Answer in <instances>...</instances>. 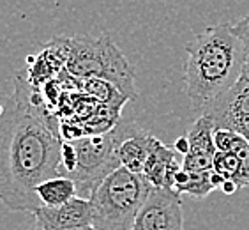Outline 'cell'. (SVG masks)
Segmentation results:
<instances>
[{
	"mask_svg": "<svg viewBox=\"0 0 249 230\" xmlns=\"http://www.w3.org/2000/svg\"><path fill=\"white\" fill-rule=\"evenodd\" d=\"M62 144L57 115L18 73L0 117V198L11 211L32 214L41 207L36 188L62 175Z\"/></svg>",
	"mask_w": 249,
	"mask_h": 230,
	"instance_id": "1",
	"label": "cell"
},
{
	"mask_svg": "<svg viewBox=\"0 0 249 230\" xmlns=\"http://www.w3.org/2000/svg\"><path fill=\"white\" fill-rule=\"evenodd\" d=\"M248 62L244 46L230 23H219L196 34L186 44L187 96L201 114L242 78Z\"/></svg>",
	"mask_w": 249,
	"mask_h": 230,
	"instance_id": "2",
	"label": "cell"
},
{
	"mask_svg": "<svg viewBox=\"0 0 249 230\" xmlns=\"http://www.w3.org/2000/svg\"><path fill=\"white\" fill-rule=\"evenodd\" d=\"M66 69L80 82L99 78L113 83L127 99L138 96L133 67L108 36L69 38V58Z\"/></svg>",
	"mask_w": 249,
	"mask_h": 230,
	"instance_id": "3",
	"label": "cell"
},
{
	"mask_svg": "<svg viewBox=\"0 0 249 230\" xmlns=\"http://www.w3.org/2000/svg\"><path fill=\"white\" fill-rule=\"evenodd\" d=\"M150 192L152 186L142 173H133L120 167L92 193V227L97 230H133Z\"/></svg>",
	"mask_w": 249,
	"mask_h": 230,
	"instance_id": "4",
	"label": "cell"
},
{
	"mask_svg": "<svg viewBox=\"0 0 249 230\" xmlns=\"http://www.w3.org/2000/svg\"><path fill=\"white\" fill-rule=\"evenodd\" d=\"M138 131L142 130H138L133 122H119L115 130H111L110 133L85 136L82 140L71 142L78 153V167L69 175V179L76 182L78 197L90 200L92 193L96 192L101 182L122 167L119 159L120 144Z\"/></svg>",
	"mask_w": 249,
	"mask_h": 230,
	"instance_id": "5",
	"label": "cell"
},
{
	"mask_svg": "<svg viewBox=\"0 0 249 230\" xmlns=\"http://www.w3.org/2000/svg\"><path fill=\"white\" fill-rule=\"evenodd\" d=\"M133 230H184L180 195L168 188H152Z\"/></svg>",
	"mask_w": 249,
	"mask_h": 230,
	"instance_id": "6",
	"label": "cell"
},
{
	"mask_svg": "<svg viewBox=\"0 0 249 230\" xmlns=\"http://www.w3.org/2000/svg\"><path fill=\"white\" fill-rule=\"evenodd\" d=\"M36 229L32 230H72L94 225L90 200L72 198L60 207H39L32 212Z\"/></svg>",
	"mask_w": 249,
	"mask_h": 230,
	"instance_id": "7",
	"label": "cell"
},
{
	"mask_svg": "<svg viewBox=\"0 0 249 230\" xmlns=\"http://www.w3.org/2000/svg\"><path fill=\"white\" fill-rule=\"evenodd\" d=\"M216 126L207 115H200L191 130L187 131L189 151L182 156V168L187 172H212V165L216 158V144H214Z\"/></svg>",
	"mask_w": 249,
	"mask_h": 230,
	"instance_id": "8",
	"label": "cell"
},
{
	"mask_svg": "<svg viewBox=\"0 0 249 230\" xmlns=\"http://www.w3.org/2000/svg\"><path fill=\"white\" fill-rule=\"evenodd\" d=\"M201 115L212 119L216 130H233L239 120L249 117V82L240 80Z\"/></svg>",
	"mask_w": 249,
	"mask_h": 230,
	"instance_id": "9",
	"label": "cell"
},
{
	"mask_svg": "<svg viewBox=\"0 0 249 230\" xmlns=\"http://www.w3.org/2000/svg\"><path fill=\"white\" fill-rule=\"evenodd\" d=\"M182 163L177 161V153L175 149H170L158 138L154 145L152 153L143 167V175L150 182L152 188H168L173 190L175 186V177L180 172Z\"/></svg>",
	"mask_w": 249,
	"mask_h": 230,
	"instance_id": "10",
	"label": "cell"
},
{
	"mask_svg": "<svg viewBox=\"0 0 249 230\" xmlns=\"http://www.w3.org/2000/svg\"><path fill=\"white\" fill-rule=\"evenodd\" d=\"M158 138L145 131H138L136 134L125 138L119 147L120 165L133 173H143V167L152 153Z\"/></svg>",
	"mask_w": 249,
	"mask_h": 230,
	"instance_id": "11",
	"label": "cell"
},
{
	"mask_svg": "<svg viewBox=\"0 0 249 230\" xmlns=\"http://www.w3.org/2000/svg\"><path fill=\"white\" fill-rule=\"evenodd\" d=\"M41 207H60L78 197L76 182L69 177H53L36 188Z\"/></svg>",
	"mask_w": 249,
	"mask_h": 230,
	"instance_id": "12",
	"label": "cell"
},
{
	"mask_svg": "<svg viewBox=\"0 0 249 230\" xmlns=\"http://www.w3.org/2000/svg\"><path fill=\"white\" fill-rule=\"evenodd\" d=\"M82 89L85 92V96L94 99L97 105L105 106V108H111L115 112H119L122 108V105L127 101V97L113 83L106 82V80H99V78L83 80Z\"/></svg>",
	"mask_w": 249,
	"mask_h": 230,
	"instance_id": "13",
	"label": "cell"
},
{
	"mask_svg": "<svg viewBox=\"0 0 249 230\" xmlns=\"http://www.w3.org/2000/svg\"><path fill=\"white\" fill-rule=\"evenodd\" d=\"M212 170L217 172L219 175L226 179V181H233L239 184V188L246 186L244 181V172H242V165H240L239 158L233 153H216L214 158V165Z\"/></svg>",
	"mask_w": 249,
	"mask_h": 230,
	"instance_id": "14",
	"label": "cell"
},
{
	"mask_svg": "<svg viewBox=\"0 0 249 230\" xmlns=\"http://www.w3.org/2000/svg\"><path fill=\"white\" fill-rule=\"evenodd\" d=\"M211 173L212 172H189V181L184 186L180 195H189L193 198H205L209 193L214 192Z\"/></svg>",
	"mask_w": 249,
	"mask_h": 230,
	"instance_id": "15",
	"label": "cell"
},
{
	"mask_svg": "<svg viewBox=\"0 0 249 230\" xmlns=\"http://www.w3.org/2000/svg\"><path fill=\"white\" fill-rule=\"evenodd\" d=\"M231 29H233V34L239 38V41L244 46L246 57L249 60V13L242 19H239L235 25H231Z\"/></svg>",
	"mask_w": 249,
	"mask_h": 230,
	"instance_id": "16",
	"label": "cell"
},
{
	"mask_svg": "<svg viewBox=\"0 0 249 230\" xmlns=\"http://www.w3.org/2000/svg\"><path fill=\"white\" fill-rule=\"evenodd\" d=\"M231 131L242 134V136H244V138L249 142V117H244L242 120H239V122L233 126V130H231Z\"/></svg>",
	"mask_w": 249,
	"mask_h": 230,
	"instance_id": "17",
	"label": "cell"
},
{
	"mask_svg": "<svg viewBox=\"0 0 249 230\" xmlns=\"http://www.w3.org/2000/svg\"><path fill=\"white\" fill-rule=\"evenodd\" d=\"M173 149H175V153L186 156L187 151H189V140H187V136H180V138H177V142H175Z\"/></svg>",
	"mask_w": 249,
	"mask_h": 230,
	"instance_id": "18",
	"label": "cell"
},
{
	"mask_svg": "<svg viewBox=\"0 0 249 230\" xmlns=\"http://www.w3.org/2000/svg\"><path fill=\"white\" fill-rule=\"evenodd\" d=\"M237 190H239V184L233 181H225V184L221 186V192L225 193V195H233Z\"/></svg>",
	"mask_w": 249,
	"mask_h": 230,
	"instance_id": "19",
	"label": "cell"
},
{
	"mask_svg": "<svg viewBox=\"0 0 249 230\" xmlns=\"http://www.w3.org/2000/svg\"><path fill=\"white\" fill-rule=\"evenodd\" d=\"M225 181H226V179L223 177V175H219L217 172H214V170H212V173H211V182H212V186H214V190H221V186L225 184Z\"/></svg>",
	"mask_w": 249,
	"mask_h": 230,
	"instance_id": "20",
	"label": "cell"
},
{
	"mask_svg": "<svg viewBox=\"0 0 249 230\" xmlns=\"http://www.w3.org/2000/svg\"><path fill=\"white\" fill-rule=\"evenodd\" d=\"M240 80H244V82H249V60L246 62L244 71H242V78H240Z\"/></svg>",
	"mask_w": 249,
	"mask_h": 230,
	"instance_id": "21",
	"label": "cell"
},
{
	"mask_svg": "<svg viewBox=\"0 0 249 230\" xmlns=\"http://www.w3.org/2000/svg\"><path fill=\"white\" fill-rule=\"evenodd\" d=\"M72 230H97L94 227H83V229H72Z\"/></svg>",
	"mask_w": 249,
	"mask_h": 230,
	"instance_id": "22",
	"label": "cell"
}]
</instances>
